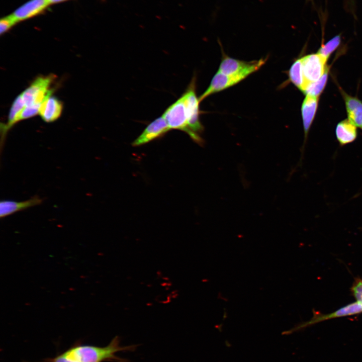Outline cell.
Instances as JSON below:
<instances>
[{"label": "cell", "mask_w": 362, "mask_h": 362, "mask_svg": "<svg viewBox=\"0 0 362 362\" xmlns=\"http://www.w3.org/2000/svg\"><path fill=\"white\" fill-rule=\"evenodd\" d=\"M289 76L290 81L303 92L307 83L303 74L301 58L293 63L289 71Z\"/></svg>", "instance_id": "obj_17"}, {"label": "cell", "mask_w": 362, "mask_h": 362, "mask_svg": "<svg viewBox=\"0 0 362 362\" xmlns=\"http://www.w3.org/2000/svg\"><path fill=\"white\" fill-rule=\"evenodd\" d=\"M335 133L339 143L344 145L353 142L356 139V126L348 119H345L337 125Z\"/></svg>", "instance_id": "obj_15"}, {"label": "cell", "mask_w": 362, "mask_h": 362, "mask_svg": "<svg viewBox=\"0 0 362 362\" xmlns=\"http://www.w3.org/2000/svg\"><path fill=\"white\" fill-rule=\"evenodd\" d=\"M352 290L357 302L362 304V280H358L354 284Z\"/></svg>", "instance_id": "obj_21"}, {"label": "cell", "mask_w": 362, "mask_h": 362, "mask_svg": "<svg viewBox=\"0 0 362 362\" xmlns=\"http://www.w3.org/2000/svg\"><path fill=\"white\" fill-rule=\"evenodd\" d=\"M328 73V68L327 67L321 78L316 81L308 83L303 92L306 95L318 98L325 86Z\"/></svg>", "instance_id": "obj_18"}, {"label": "cell", "mask_w": 362, "mask_h": 362, "mask_svg": "<svg viewBox=\"0 0 362 362\" xmlns=\"http://www.w3.org/2000/svg\"><path fill=\"white\" fill-rule=\"evenodd\" d=\"M50 4L47 0H30L16 10L11 15L18 23L43 12Z\"/></svg>", "instance_id": "obj_10"}, {"label": "cell", "mask_w": 362, "mask_h": 362, "mask_svg": "<svg viewBox=\"0 0 362 362\" xmlns=\"http://www.w3.org/2000/svg\"><path fill=\"white\" fill-rule=\"evenodd\" d=\"M49 3L50 4H53L62 2L66 0H47Z\"/></svg>", "instance_id": "obj_22"}, {"label": "cell", "mask_w": 362, "mask_h": 362, "mask_svg": "<svg viewBox=\"0 0 362 362\" xmlns=\"http://www.w3.org/2000/svg\"><path fill=\"white\" fill-rule=\"evenodd\" d=\"M42 200L35 196L26 201L17 202L11 200L1 201L0 203V217H6L16 212L40 205Z\"/></svg>", "instance_id": "obj_11"}, {"label": "cell", "mask_w": 362, "mask_h": 362, "mask_svg": "<svg viewBox=\"0 0 362 362\" xmlns=\"http://www.w3.org/2000/svg\"><path fill=\"white\" fill-rule=\"evenodd\" d=\"M318 106V98L306 95L302 105L301 113L305 138L307 136L309 129L314 118Z\"/></svg>", "instance_id": "obj_13"}, {"label": "cell", "mask_w": 362, "mask_h": 362, "mask_svg": "<svg viewBox=\"0 0 362 362\" xmlns=\"http://www.w3.org/2000/svg\"><path fill=\"white\" fill-rule=\"evenodd\" d=\"M196 78L193 77L186 91L182 95L187 107L188 116V135L197 143L202 144L204 141L200 134L204 130L199 117V98L196 95Z\"/></svg>", "instance_id": "obj_2"}, {"label": "cell", "mask_w": 362, "mask_h": 362, "mask_svg": "<svg viewBox=\"0 0 362 362\" xmlns=\"http://www.w3.org/2000/svg\"><path fill=\"white\" fill-rule=\"evenodd\" d=\"M17 23L11 15L0 20V33L1 35L7 32Z\"/></svg>", "instance_id": "obj_20"}, {"label": "cell", "mask_w": 362, "mask_h": 362, "mask_svg": "<svg viewBox=\"0 0 362 362\" xmlns=\"http://www.w3.org/2000/svg\"><path fill=\"white\" fill-rule=\"evenodd\" d=\"M248 76V74L245 73L225 75L217 71L213 77L207 89L199 97L200 103L209 96L231 87Z\"/></svg>", "instance_id": "obj_7"}, {"label": "cell", "mask_w": 362, "mask_h": 362, "mask_svg": "<svg viewBox=\"0 0 362 362\" xmlns=\"http://www.w3.org/2000/svg\"><path fill=\"white\" fill-rule=\"evenodd\" d=\"M167 122L161 116L154 120L133 142V146H139L160 137L170 130Z\"/></svg>", "instance_id": "obj_8"}, {"label": "cell", "mask_w": 362, "mask_h": 362, "mask_svg": "<svg viewBox=\"0 0 362 362\" xmlns=\"http://www.w3.org/2000/svg\"><path fill=\"white\" fill-rule=\"evenodd\" d=\"M62 109L61 102L56 98L50 96L41 104L39 114L43 121L50 123L60 117Z\"/></svg>", "instance_id": "obj_12"}, {"label": "cell", "mask_w": 362, "mask_h": 362, "mask_svg": "<svg viewBox=\"0 0 362 362\" xmlns=\"http://www.w3.org/2000/svg\"><path fill=\"white\" fill-rule=\"evenodd\" d=\"M361 312H362V304L358 302H356L342 307L330 314L315 316L309 321L296 327L295 328L290 330V331L286 332V333H291L296 330H298L302 328L306 327L309 325H311L325 320L336 317L352 315L360 313Z\"/></svg>", "instance_id": "obj_9"}, {"label": "cell", "mask_w": 362, "mask_h": 362, "mask_svg": "<svg viewBox=\"0 0 362 362\" xmlns=\"http://www.w3.org/2000/svg\"><path fill=\"white\" fill-rule=\"evenodd\" d=\"M25 107V104L22 100L21 94L14 101L11 107L8 122L4 124H1V143L5 140L6 134L9 130L15 124V120Z\"/></svg>", "instance_id": "obj_16"}, {"label": "cell", "mask_w": 362, "mask_h": 362, "mask_svg": "<svg viewBox=\"0 0 362 362\" xmlns=\"http://www.w3.org/2000/svg\"><path fill=\"white\" fill-rule=\"evenodd\" d=\"M54 78L53 75L37 77L21 94L25 106L41 107L42 103L51 96L50 85Z\"/></svg>", "instance_id": "obj_3"}, {"label": "cell", "mask_w": 362, "mask_h": 362, "mask_svg": "<svg viewBox=\"0 0 362 362\" xmlns=\"http://www.w3.org/2000/svg\"><path fill=\"white\" fill-rule=\"evenodd\" d=\"M342 94L348 119L356 127L362 128V102L344 92Z\"/></svg>", "instance_id": "obj_14"}, {"label": "cell", "mask_w": 362, "mask_h": 362, "mask_svg": "<svg viewBox=\"0 0 362 362\" xmlns=\"http://www.w3.org/2000/svg\"><path fill=\"white\" fill-rule=\"evenodd\" d=\"M301 59L303 74L307 84L319 79L327 68L326 65L327 61L318 53L305 56Z\"/></svg>", "instance_id": "obj_6"}, {"label": "cell", "mask_w": 362, "mask_h": 362, "mask_svg": "<svg viewBox=\"0 0 362 362\" xmlns=\"http://www.w3.org/2000/svg\"><path fill=\"white\" fill-rule=\"evenodd\" d=\"M340 41V36L336 35L323 45L317 53L327 61L331 54L338 47Z\"/></svg>", "instance_id": "obj_19"}, {"label": "cell", "mask_w": 362, "mask_h": 362, "mask_svg": "<svg viewBox=\"0 0 362 362\" xmlns=\"http://www.w3.org/2000/svg\"><path fill=\"white\" fill-rule=\"evenodd\" d=\"M265 61L266 59L263 58L245 61L232 58L224 54L218 71L225 75L245 73L249 75L259 69Z\"/></svg>", "instance_id": "obj_5"}, {"label": "cell", "mask_w": 362, "mask_h": 362, "mask_svg": "<svg viewBox=\"0 0 362 362\" xmlns=\"http://www.w3.org/2000/svg\"><path fill=\"white\" fill-rule=\"evenodd\" d=\"M137 346V345L122 346L120 337L116 336L106 346L76 345L61 354L71 362H129L115 353L119 351H132Z\"/></svg>", "instance_id": "obj_1"}, {"label": "cell", "mask_w": 362, "mask_h": 362, "mask_svg": "<svg viewBox=\"0 0 362 362\" xmlns=\"http://www.w3.org/2000/svg\"><path fill=\"white\" fill-rule=\"evenodd\" d=\"M162 116L165 119L170 130H179L188 135V113L182 95L165 110Z\"/></svg>", "instance_id": "obj_4"}]
</instances>
